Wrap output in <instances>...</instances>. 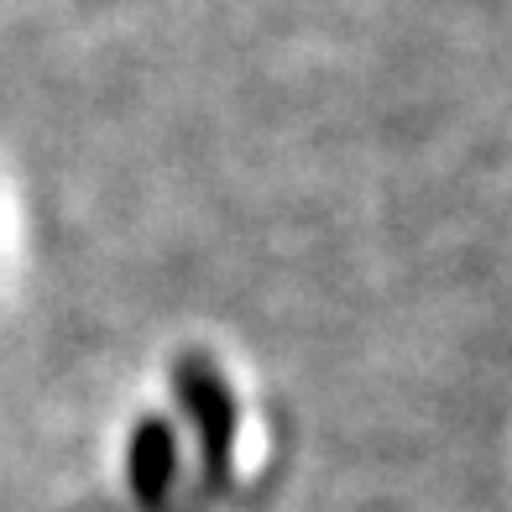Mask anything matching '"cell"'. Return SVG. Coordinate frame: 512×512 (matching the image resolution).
I'll return each mask as SVG.
<instances>
[{"label": "cell", "instance_id": "1", "mask_svg": "<svg viewBox=\"0 0 512 512\" xmlns=\"http://www.w3.org/2000/svg\"><path fill=\"white\" fill-rule=\"evenodd\" d=\"M173 392L183 413L194 424V439H199V465H204V492H220L230 481V465H236V434H241V413H236V398L220 377V366L189 351L178 356L173 366Z\"/></svg>", "mask_w": 512, "mask_h": 512}, {"label": "cell", "instance_id": "2", "mask_svg": "<svg viewBox=\"0 0 512 512\" xmlns=\"http://www.w3.org/2000/svg\"><path fill=\"white\" fill-rule=\"evenodd\" d=\"M126 486L136 507L147 512H162L178 486V434L162 413H147L131 424V439H126Z\"/></svg>", "mask_w": 512, "mask_h": 512}]
</instances>
